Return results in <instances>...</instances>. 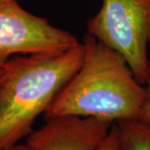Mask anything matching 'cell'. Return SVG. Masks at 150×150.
<instances>
[{
	"instance_id": "6da1fadb",
	"label": "cell",
	"mask_w": 150,
	"mask_h": 150,
	"mask_svg": "<svg viewBox=\"0 0 150 150\" xmlns=\"http://www.w3.org/2000/svg\"><path fill=\"white\" fill-rule=\"evenodd\" d=\"M78 71L62 88L44 116L95 118L117 123L141 120L147 88L138 82L117 51L88 33Z\"/></svg>"
},
{
	"instance_id": "7a4b0ae2",
	"label": "cell",
	"mask_w": 150,
	"mask_h": 150,
	"mask_svg": "<svg viewBox=\"0 0 150 150\" xmlns=\"http://www.w3.org/2000/svg\"><path fill=\"white\" fill-rule=\"evenodd\" d=\"M83 43L63 53L17 56L2 66L0 83V150L18 144L33 131L39 114L79 69Z\"/></svg>"
},
{
	"instance_id": "3957f363",
	"label": "cell",
	"mask_w": 150,
	"mask_h": 150,
	"mask_svg": "<svg viewBox=\"0 0 150 150\" xmlns=\"http://www.w3.org/2000/svg\"><path fill=\"white\" fill-rule=\"evenodd\" d=\"M87 28L88 34L123 56L139 83H148L150 0H103Z\"/></svg>"
},
{
	"instance_id": "277c9868",
	"label": "cell",
	"mask_w": 150,
	"mask_h": 150,
	"mask_svg": "<svg viewBox=\"0 0 150 150\" xmlns=\"http://www.w3.org/2000/svg\"><path fill=\"white\" fill-rule=\"evenodd\" d=\"M79 44L72 33L28 13L17 1L0 4V68L14 54H59Z\"/></svg>"
},
{
	"instance_id": "5b68a950",
	"label": "cell",
	"mask_w": 150,
	"mask_h": 150,
	"mask_svg": "<svg viewBox=\"0 0 150 150\" xmlns=\"http://www.w3.org/2000/svg\"><path fill=\"white\" fill-rule=\"evenodd\" d=\"M113 123L79 116L47 118L28 137L26 144L33 150H96Z\"/></svg>"
},
{
	"instance_id": "8992f818",
	"label": "cell",
	"mask_w": 150,
	"mask_h": 150,
	"mask_svg": "<svg viewBox=\"0 0 150 150\" xmlns=\"http://www.w3.org/2000/svg\"><path fill=\"white\" fill-rule=\"evenodd\" d=\"M116 123L123 150H150V122L130 120Z\"/></svg>"
},
{
	"instance_id": "52a82bcc",
	"label": "cell",
	"mask_w": 150,
	"mask_h": 150,
	"mask_svg": "<svg viewBox=\"0 0 150 150\" xmlns=\"http://www.w3.org/2000/svg\"><path fill=\"white\" fill-rule=\"evenodd\" d=\"M96 150H123L121 135L117 123L112 124L107 137Z\"/></svg>"
},
{
	"instance_id": "ba28073f",
	"label": "cell",
	"mask_w": 150,
	"mask_h": 150,
	"mask_svg": "<svg viewBox=\"0 0 150 150\" xmlns=\"http://www.w3.org/2000/svg\"><path fill=\"white\" fill-rule=\"evenodd\" d=\"M148 88H147V99L145 103L144 111H143V117L141 120L146 122H150V77L148 81Z\"/></svg>"
},
{
	"instance_id": "9c48e42d",
	"label": "cell",
	"mask_w": 150,
	"mask_h": 150,
	"mask_svg": "<svg viewBox=\"0 0 150 150\" xmlns=\"http://www.w3.org/2000/svg\"><path fill=\"white\" fill-rule=\"evenodd\" d=\"M7 150H33L30 147H28L27 144H17L14 147L11 148Z\"/></svg>"
},
{
	"instance_id": "30bf717a",
	"label": "cell",
	"mask_w": 150,
	"mask_h": 150,
	"mask_svg": "<svg viewBox=\"0 0 150 150\" xmlns=\"http://www.w3.org/2000/svg\"><path fill=\"white\" fill-rule=\"evenodd\" d=\"M13 1H17V0H0V4H8V3H11Z\"/></svg>"
},
{
	"instance_id": "8fae6325",
	"label": "cell",
	"mask_w": 150,
	"mask_h": 150,
	"mask_svg": "<svg viewBox=\"0 0 150 150\" xmlns=\"http://www.w3.org/2000/svg\"><path fill=\"white\" fill-rule=\"evenodd\" d=\"M3 75H4V70L2 69V67L0 68V83H1V81L3 79Z\"/></svg>"
}]
</instances>
